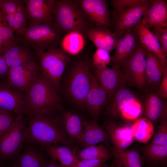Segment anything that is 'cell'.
<instances>
[{"label": "cell", "instance_id": "cell-4", "mask_svg": "<svg viewBox=\"0 0 167 167\" xmlns=\"http://www.w3.org/2000/svg\"><path fill=\"white\" fill-rule=\"evenodd\" d=\"M53 15L54 25L62 33L86 31V20L77 1L56 0Z\"/></svg>", "mask_w": 167, "mask_h": 167}, {"label": "cell", "instance_id": "cell-50", "mask_svg": "<svg viewBox=\"0 0 167 167\" xmlns=\"http://www.w3.org/2000/svg\"><path fill=\"white\" fill-rule=\"evenodd\" d=\"M0 167H7V165L0 162Z\"/></svg>", "mask_w": 167, "mask_h": 167}, {"label": "cell", "instance_id": "cell-23", "mask_svg": "<svg viewBox=\"0 0 167 167\" xmlns=\"http://www.w3.org/2000/svg\"><path fill=\"white\" fill-rule=\"evenodd\" d=\"M83 127L84 136L80 148H83L99 143L107 144L111 141L105 129L96 120L93 119L84 121Z\"/></svg>", "mask_w": 167, "mask_h": 167}, {"label": "cell", "instance_id": "cell-8", "mask_svg": "<svg viewBox=\"0 0 167 167\" xmlns=\"http://www.w3.org/2000/svg\"><path fill=\"white\" fill-rule=\"evenodd\" d=\"M147 58L141 43L122 63L121 69L127 84L140 91L145 89Z\"/></svg>", "mask_w": 167, "mask_h": 167}, {"label": "cell", "instance_id": "cell-47", "mask_svg": "<svg viewBox=\"0 0 167 167\" xmlns=\"http://www.w3.org/2000/svg\"><path fill=\"white\" fill-rule=\"evenodd\" d=\"M45 167H62L54 160L50 159Z\"/></svg>", "mask_w": 167, "mask_h": 167}, {"label": "cell", "instance_id": "cell-22", "mask_svg": "<svg viewBox=\"0 0 167 167\" xmlns=\"http://www.w3.org/2000/svg\"><path fill=\"white\" fill-rule=\"evenodd\" d=\"M141 44L147 50L152 53L165 69H167L166 57L164 54L160 42L151 30L140 22L134 28Z\"/></svg>", "mask_w": 167, "mask_h": 167}, {"label": "cell", "instance_id": "cell-12", "mask_svg": "<svg viewBox=\"0 0 167 167\" xmlns=\"http://www.w3.org/2000/svg\"><path fill=\"white\" fill-rule=\"evenodd\" d=\"M77 2L86 19L96 27L108 28L111 21L106 1L79 0Z\"/></svg>", "mask_w": 167, "mask_h": 167}, {"label": "cell", "instance_id": "cell-41", "mask_svg": "<svg viewBox=\"0 0 167 167\" xmlns=\"http://www.w3.org/2000/svg\"><path fill=\"white\" fill-rule=\"evenodd\" d=\"M22 0H0V10L5 14H15Z\"/></svg>", "mask_w": 167, "mask_h": 167}, {"label": "cell", "instance_id": "cell-43", "mask_svg": "<svg viewBox=\"0 0 167 167\" xmlns=\"http://www.w3.org/2000/svg\"><path fill=\"white\" fill-rule=\"evenodd\" d=\"M106 161L100 160H79L71 167H105Z\"/></svg>", "mask_w": 167, "mask_h": 167}, {"label": "cell", "instance_id": "cell-38", "mask_svg": "<svg viewBox=\"0 0 167 167\" xmlns=\"http://www.w3.org/2000/svg\"><path fill=\"white\" fill-rule=\"evenodd\" d=\"M158 130L151 143H167V113L165 114L159 121Z\"/></svg>", "mask_w": 167, "mask_h": 167}, {"label": "cell", "instance_id": "cell-34", "mask_svg": "<svg viewBox=\"0 0 167 167\" xmlns=\"http://www.w3.org/2000/svg\"><path fill=\"white\" fill-rule=\"evenodd\" d=\"M124 167H142L143 162L139 153L136 150H126L117 159Z\"/></svg>", "mask_w": 167, "mask_h": 167}, {"label": "cell", "instance_id": "cell-45", "mask_svg": "<svg viewBox=\"0 0 167 167\" xmlns=\"http://www.w3.org/2000/svg\"><path fill=\"white\" fill-rule=\"evenodd\" d=\"M9 68L2 55L0 54V78L6 76Z\"/></svg>", "mask_w": 167, "mask_h": 167}, {"label": "cell", "instance_id": "cell-48", "mask_svg": "<svg viewBox=\"0 0 167 167\" xmlns=\"http://www.w3.org/2000/svg\"><path fill=\"white\" fill-rule=\"evenodd\" d=\"M117 162L116 163V167H122V165L120 161H117Z\"/></svg>", "mask_w": 167, "mask_h": 167}, {"label": "cell", "instance_id": "cell-14", "mask_svg": "<svg viewBox=\"0 0 167 167\" xmlns=\"http://www.w3.org/2000/svg\"><path fill=\"white\" fill-rule=\"evenodd\" d=\"M90 88L86 97L85 107L93 119L97 121L100 114L107 104L110 96L91 72Z\"/></svg>", "mask_w": 167, "mask_h": 167}, {"label": "cell", "instance_id": "cell-11", "mask_svg": "<svg viewBox=\"0 0 167 167\" xmlns=\"http://www.w3.org/2000/svg\"><path fill=\"white\" fill-rule=\"evenodd\" d=\"M29 26L40 24L54 25L56 0H24Z\"/></svg>", "mask_w": 167, "mask_h": 167}, {"label": "cell", "instance_id": "cell-29", "mask_svg": "<svg viewBox=\"0 0 167 167\" xmlns=\"http://www.w3.org/2000/svg\"><path fill=\"white\" fill-rule=\"evenodd\" d=\"M152 122L146 118L141 117L136 120L131 127L133 139L143 143H148L154 133Z\"/></svg>", "mask_w": 167, "mask_h": 167}, {"label": "cell", "instance_id": "cell-21", "mask_svg": "<svg viewBox=\"0 0 167 167\" xmlns=\"http://www.w3.org/2000/svg\"><path fill=\"white\" fill-rule=\"evenodd\" d=\"M147 58L145 89L148 92H156L159 88L165 69L152 53L145 49Z\"/></svg>", "mask_w": 167, "mask_h": 167}, {"label": "cell", "instance_id": "cell-1", "mask_svg": "<svg viewBox=\"0 0 167 167\" xmlns=\"http://www.w3.org/2000/svg\"><path fill=\"white\" fill-rule=\"evenodd\" d=\"M54 114H36L27 117L25 143L43 147L62 144L78 149L68 137L59 117Z\"/></svg>", "mask_w": 167, "mask_h": 167}, {"label": "cell", "instance_id": "cell-3", "mask_svg": "<svg viewBox=\"0 0 167 167\" xmlns=\"http://www.w3.org/2000/svg\"><path fill=\"white\" fill-rule=\"evenodd\" d=\"M62 34L54 25L40 24L27 27L22 35L16 36V41L28 46L36 55L57 48Z\"/></svg>", "mask_w": 167, "mask_h": 167}, {"label": "cell", "instance_id": "cell-6", "mask_svg": "<svg viewBox=\"0 0 167 167\" xmlns=\"http://www.w3.org/2000/svg\"><path fill=\"white\" fill-rule=\"evenodd\" d=\"M35 55L40 73L58 93L61 77L69 61L66 53L57 48Z\"/></svg>", "mask_w": 167, "mask_h": 167}, {"label": "cell", "instance_id": "cell-18", "mask_svg": "<svg viewBox=\"0 0 167 167\" xmlns=\"http://www.w3.org/2000/svg\"><path fill=\"white\" fill-rule=\"evenodd\" d=\"M94 75L102 87L109 94L110 98L121 84L127 83L121 68L107 66H94Z\"/></svg>", "mask_w": 167, "mask_h": 167}, {"label": "cell", "instance_id": "cell-28", "mask_svg": "<svg viewBox=\"0 0 167 167\" xmlns=\"http://www.w3.org/2000/svg\"><path fill=\"white\" fill-rule=\"evenodd\" d=\"M88 36L97 48L109 52L115 49L118 41L116 35L108 28L95 27L87 30Z\"/></svg>", "mask_w": 167, "mask_h": 167}, {"label": "cell", "instance_id": "cell-13", "mask_svg": "<svg viewBox=\"0 0 167 167\" xmlns=\"http://www.w3.org/2000/svg\"><path fill=\"white\" fill-rule=\"evenodd\" d=\"M0 109L26 115L27 102L26 93L10 87L4 79L0 81Z\"/></svg>", "mask_w": 167, "mask_h": 167}, {"label": "cell", "instance_id": "cell-36", "mask_svg": "<svg viewBox=\"0 0 167 167\" xmlns=\"http://www.w3.org/2000/svg\"><path fill=\"white\" fill-rule=\"evenodd\" d=\"M141 101L138 99L127 104L121 111L120 116L128 120H132L138 118L142 111Z\"/></svg>", "mask_w": 167, "mask_h": 167}, {"label": "cell", "instance_id": "cell-25", "mask_svg": "<svg viewBox=\"0 0 167 167\" xmlns=\"http://www.w3.org/2000/svg\"><path fill=\"white\" fill-rule=\"evenodd\" d=\"M2 55L9 68L36 60L33 54L28 46L17 43L11 45Z\"/></svg>", "mask_w": 167, "mask_h": 167}, {"label": "cell", "instance_id": "cell-37", "mask_svg": "<svg viewBox=\"0 0 167 167\" xmlns=\"http://www.w3.org/2000/svg\"><path fill=\"white\" fill-rule=\"evenodd\" d=\"M17 115L0 109V138L13 125Z\"/></svg>", "mask_w": 167, "mask_h": 167}, {"label": "cell", "instance_id": "cell-26", "mask_svg": "<svg viewBox=\"0 0 167 167\" xmlns=\"http://www.w3.org/2000/svg\"><path fill=\"white\" fill-rule=\"evenodd\" d=\"M43 148L51 159L59 162L62 167H71L79 160L76 155L78 149L67 146L54 144Z\"/></svg>", "mask_w": 167, "mask_h": 167}, {"label": "cell", "instance_id": "cell-16", "mask_svg": "<svg viewBox=\"0 0 167 167\" xmlns=\"http://www.w3.org/2000/svg\"><path fill=\"white\" fill-rule=\"evenodd\" d=\"M103 127L107 131L113 144L114 154L117 159L133 142L134 139L131 127L118 126L111 121H105Z\"/></svg>", "mask_w": 167, "mask_h": 167}, {"label": "cell", "instance_id": "cell-52", "mask_svg": "<svg viewBox=\"0 0 167 167\" xmlns=\"http://www.w3.org/2000/svg\"><path fill=\"white\" fill-rule=\"evenodd\" d=\"M122 167H124L123 166H122Z\"/></svg>", "mask_w": 167, "mask_h": 167}, {"label": "cell", "instance_id": "cell-39", "mask_svg": "<svg viewBox=\"0 0 167 167\" xmlns=\"http://www.w3.org/2000/svg\"><path fill=\"white\" fill-rule=\"evenodd\" d=\"M111 58L109 51L104 49L97 48L92 56L93 66L98 67L107 66L110 63Z\"/></svg>", "mask_w": 167, "mask_h": 167}, {"label": "cell", "instance_id": "cell-49", "mask_svg": "<svg viewBox=\"0 0 167 167\" xmlns=\"http://www.w3.org/2000/svg\"><path fill=\"white\" fill-rule=\"evenodd\" d=\"M7 167H18L13 162L8 164L7 165Z\"/></svg>", "mask_w": 167, "mask_h": 167}, {"label": "cell", "instance_id": "cell-42", "mask_svg": "<svg viewBox=\"0 0 167 167\" xmlns=\"http://www.w3.org/2000/svg\"><path fill=\"white\" fill-rule=\"evenodd\" d=\"M143 0H113L111 4L115 12L118 11L139 3Z\"/></svg>", "mask_w": 167, "mask_h": 167}, {"label": "cell", "instance_id": "cell-7", "mask_svg": "<svg viewBox=\"0 0 167 167\" xmlns=\"http://www.w3.org/2000/svg\"><path fill=\"white\" fill-rule=\"evenodd\" d=\"M91 72L87 62H79L72 69L67 79V94L74 103L82 108H85V99L90 86Z\"/></svg>", "mask_w": 167, "mask_h": 167}, {"label": "cell", "instance_id": "cell-19", "mask_svg": "<svg viewBox=\"0 0 167 167\" xmlns=\"http://www.w3.org/2000/svg\"><path fill=\"white\" fill-rule=\"evenodd\" d=\"M120 85L111 96L105 109L106 113L111 118L120 115L122 110L128 104L139 99L137 95L127 86Z\"/></svg>", "mask_w": 167, "mask_h": 167}, {"label": "cell", "instance_id": "cell-40", "mask_svg": "<svg viewBox=\"0 0 167 167\" xmlns=\"http://www.w3.org/2000/svg\"><path fill=\"white\" fill-rule=\"evenodd\" d=\"M151 32L155 35L161 44L162 51L167 56V24L152 28Z\"/></svg>", "mask_w": 167, "mask_h": 167}, {"label": "cell", "instance_id": "cell-10", "mask_svg": "<svg viewBox=\"0 0 167 167\" xmlns=\"http://www.w3.org/2000/svg\"><path fill=\"white\" fill-rule=\"evenodd\" d=\"M152 0H143L140 3L115 12V32L118 40L126 31L137 25L150 7Z\"/></svg>", "mask_w": 167, "mask_h": 167}, {"label": "cell", "instance_id": "cell-35", "mask_svg": "<svg viewBox=\"0 0 167 167\" xmlns=\"http://www.w3.org/2000/svg\"><path fill=\"white\" fill-rule=\"evenodd\" d=\"M14 32L15 36H19L24 32L26 28L27 19L24 0L21 1L15 14Z\"/></svg>", "mask_w": 167, "mask_h": 167}, {"label": "cell", "instance_id": "cell-31", "mask_svg": "<svg viewBox=\"0 0 167 167\" xmlns=\"http://www.w3.org/2000/svg\"><path fill=\"white\" fill-rule=\"evenodd\" d=\"M85 41L82 33L77 32L67 33L61 41L62 49L72 55L79 53L83 49Z\"/></svg>", "mask_w": 167, "mask_h": 167}, {"label": "cell", "instance_id": "cell-44", "mask_svg": "<svg viewBox=\"0 0 167 167\" xmlns=\"http://www.w3.org/2000/svg\"><path fill=\"white\" fill-rule=\"evenodd\" d=\"M156 92L165 100L167 98V70L165 71L158 89Z\"/></svg>", "mask_w": 167, "mask_h": 167}, {"label": "cell", "instance_id": "cell-27", "mask_svg": "<svg viewBox=\"0 0 167 167\" xmlns=\"http://www.w3.org/2000/svg\"><path fill=\"white\" fill-rule=\"evenodd\" d=\"M144 102L145 115L152 123L167 113V102L156 92H148Z\"/></svg>", "mask_w": 167, "mask_h": 167}, {"label": "cell", "instance_id": "cell-17", "mask_svg": "<svg viewBox=\"0 0 167 167\" xmlns=\"http://www.w3.org/2000/svg\"><path fill=\"white\" fill-rule=\"evenodd\" d=\"M48 157L43 147L25 143L13 162L18 167H45L49 160Z\"/></svg>", "mask_w": 167, "mask_h": 167}, {"label": "cell", "instance_id": "cell-24", "mask_svg": "<svg viewBox=\"0 0 167 167\" xmlns=\"http://www.w3.org/2000/svg\"><path fill=\"white\" fill-rule=\"evenodd\" d=\"M140 22L150 29L167 24V1L152 0L150 7Z\"/></svg>", "mask_w": 167, "mask_h": 167}, {"label": "cell", "instance_id": "cell-46", "mask_svg": "<svg viewBox=\"0 0 167 167\" xmlns=\"http://www.w3.org/2000/svg\"><path fill=\"white\" fill-rule=\"evenodd\" d=\"M8 24L12 31L14 32V27L15 16L14 14H5Z\"/></svg>", "mask_w": 167, "mask_h": 167}, {"label": "cell", "instance_id": "cell-33", "mask_svg": "<svg viewBox=\"0 0 167 167\" xmlns=\"http://www.w3.org/2000/svg\"><path fill=\"white\" fill-rule=\"evenodd\" d=\"M144 153L150 160L156 162H163L167 158V143H151L143 148Z\"/></svg>", "mask_w": 167, "mask_h": 167}, {"label": "cell", "instance_id": "cell-32", "mask_svg": "<svg viewBox=\"0 0 167 167\" xmlns=\"http://www.w3.org/2000/svg\"><path fill=\"white\" fill-rule=\"evenodd\" d=\"M15 43L16 36L8 24L5 13L0 10V54Z\"/></svg>", "mask_w": 167, "mask_h": 167}, {"label": "cell", "instance_id": "cell-9", "mask_svg": "<svg viewBox=\"0 0 167 167\" xmlns=\"http://www.w3.org/2000/svg\"><path fill=\"white\" fill-rule=\"evenodd\" d=\"M40 73L36 60L10 68L4 80L13 89L26 93Z\"/></svg>", "mask_w": 167, "mask_h": 167}, {"label": "cell", "instance_id": "cell-15", "mask_svg": "<svg viewBox=\"0 0 167 167\" xmlns=\"http://www.w3.org/2000/svg\"><path fill=\"white\" fill-rule=\"evenodd\" d=\"M140 42L134 28L126 31L118 40L114 55L111 57L112 66L121 69L123 62L137 49Z\"/></svg>", "mask_w": 167, "mask_h": 167}, {"label": "cell", "instance_id": "cell-5", "mask_svg": "<svg viewBox=\"0 0 167 167\" xmlns=\"http://www.w3.org/2000/svg\"><path fill=\"white\" fill-rule=\"evenodd\" d=\"M18 114L11 127L0 138V162L7 165L21 152L25 143L27 120Z\"/></svg>", "mask_w": 167, "mask_h": 167}, {"label": "cell", "instance_id": "cell-51", "mask_svg": "<svg viewBox=\"0 0 167 167\" xmlns=\"http://www.w3.org/2000/svg\"><path fill=\"white\" fill-rule=\"evenodd\" d=\"M116 163L114 162L109 167H116Z\"/></svg>", "mask_w": 167, "mask_h": 167}, {"label": "cell", "instance_id": "cell-30", "mask_svg": "<svg viewBox=\"0 0 167 167\" xmlns=\"http://www.w3.org/2000/svg\"><path fill=\"white\" fill-rule=\"evenodd\" d=\"M76 155L79 160H100L107 161L111 157V154L103 143L78 149Z\"/></svg>", "mask_w": 167, "mask_h": 167}, {"label": "cell", "instance_id": "cell-20", "mask_svg": "<svg viewBox=\"0 0 167 167\" xmlns=\"http://www.w3.org/2000/svg\"><path fill=\"white\" fill-rule=\"evenodd\" d=\"M58 117L68 137L75 146L76 145L78 148L80 147L84 136V121L79 115L68 111L64 112L61 117Z\"/></svg>", "mask_w": 167, "mask_h": 167}, {"label": "cell", "instance_id": "cell-2", "mask_svg": "<svg viewBox=\"0 0 167 167\" xmlns=\"http://www.w3.org/2000/svg\"><path fill=\"white\" fill-rule=\"evenodd\" d=\"M26 94L27 117L54 113L62 108L58 93L40 73Z\"/></svg>", "mask_w": 167, "mask_h": 167}]
</instances>
